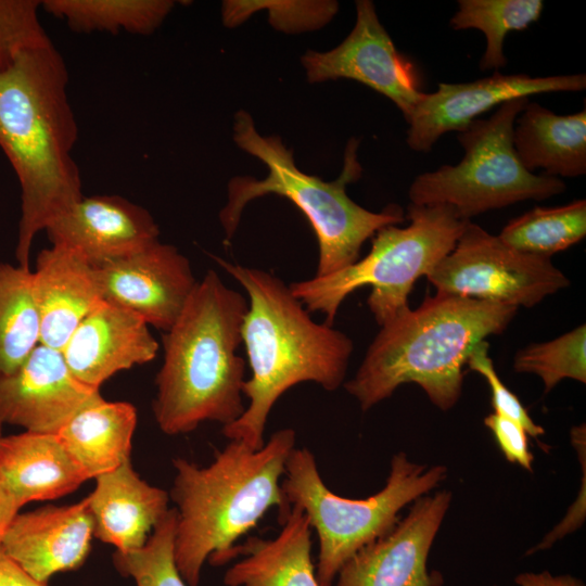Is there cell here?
Listing matches in <instances>:
<instances>
[{
    "label": "cell",
    "instance_id": "obj_1",
    "mask_svg": "<svg viewBox=\"0 0 586 586\" xmlns=\"http://www.w3.org/2000/svg\"><path fill=\"white\" fill-rule=\"evenodd\" d=\"M67 85L66 64L52 41L0 73V146L21 188L15 258L27 269L36 234L84 196L72 156L78 128Z\"/></svg>",
    "mask_w": 586,
    "mask_h": 586
},
{
    "label": "cell",
    "instance_id": "obj_2",
    "mask_svg": "<svg viewBox=\"0 0 586 586\" xmlns=\"http://www.w3.org/2000/svg\"><path fill=\"white\" fill-rule=\"evenodd\" d=\"M213 258L249 297L241 334L252 372L243 383L242 394L250 403L221 432L229 441L258 449L265 444L269 413L288 390L302 382H314L326 391L344 384L354 344L333 326L314 321L277 276L218 256Z\"/></svg>",
    "mask_w": 586,
    "mask_h": 586
},
{
    "label": "cell",
    "instance_id": "obj_3",
    "mask_svg": "<svg viewBox=\"0 0 586 586\" xmlns=\"http://www.w3.org/2000/svg\"><path fill=\"white\" fill-rule=\"evenodd\" d=\"M295 443V431L285 428L272 433L258 449L229 441L205 467L184 458L173 460L174 555L189 586L199 585L206 560L221 564L232 559L237 540L270 508L278 507L279 521L289 512L281 481Z\"/></svg>",
    "mask_w": 586,
    "mask_h": 586
},
{
    "label": "cell",
    "instance_id": "obj_4",
    "mask_svg": "<svg viewBox=\"0 0 586 586\" xmlns=\"http://www.w3.org/2000/svg\"><path fill=\"white\" fill-rule=\"evenodd\" d=\"M247 300L207 270L163 333L164 360L152 409L161 431L180 435L205 421L222 426L245 410V360L237 354Z\"/></svg>",
    "mask_w": 586,
    "mask_h": 586
},
{
    "label": "cell",
    "instance_id": "obj_5",
    "mask_svg": "<svg viewBox=\"0 0 586 586\" xmlns=\"http://www.w3.org/2000/svg\"><path fill=\"white\" fill-rule=\"evenodd\" d=\"M517 307L436 292L416 309L398 313L380 327L345 390L366 411L404 383L418 384L440 409L461 395L463 367L473 347L501 334Z\"/></svg>",
    "mask_w": 586,
    "mask_h": 586
},
{
    "label": "cell",
    "instance_id": "obj_6",
    "mask_svg": "<svg viewBox=\"0 0 586 586\" xmlns=\"http://www.w3.org/2000/svg\"><path fill=\"white\" fill-rule=\"evenodd\" d=\"M235 144L262 161L268 168L263 179L239 176L228 183V199L219 213L225 242L233 238L245 206L255 199L276 194L290 200L309 221L318 242L315 276L340 271L359 259L362 244L378 230L405 220L402 208L390 205L380 213L355 203L346 187L358 180L362 167L357 157L358 140L352 138L345 149L340 176L333 181L301 170L277 136H262L252 116L240 110L233 118Z\"/></svg>",
    "mask_w": 586,
    "mask_h": 586
},
{
    "label": "cell",
    "instance_id": "obj_7",
    "mask_svg": "<svg viewBox=\"0 0 586 586\" xmlns=\"http://www.w3.org/2000/svg\"><path fill=\"white\" fill-rule=\"evenodd\" d=\"M407 227L390 225L373 235L369 253L351 266L289 284L309 313L324 315L333 326L343 301L361 286H370L369 310L381 327L409 307L408 296L417 279L426 276L455 247L466 225L448 205L407 208Z\"/></svg>",
    "mask_w": 586,
    "mask_h": 586
},
{
    "label": "cell",
    "instance_id": "obj_8",
    "mask_svg": "<svg viewBox=\"0 0 586 586\" xmlns=\"http://www.w3.org/2000/svg\"><path fill=\"white\" fill-rule=\"evenodd\" d=\"M444 466L411 462L405 453L391 460L385 486L366 499H351L331 492L323 483L315 456L294 448L281 488L286 504L307 517L319 542L316 576L320 586H332L339 571L358 550L386 535L398 522V512L432 491L446 476Z\"/></svg>",
    "mask_w": 586,
    "mask_h": 586
},
{
    "label": "cell",
    "instance_id": "obj_9",
    "mask_svg": "<svg viewBox=\"0 0 586 586\" xmlns=\"http://www.w3.org/2000/svg\"><path fill=\"white\" fill-rule=\"evenodd\" d=\"M528 102L525 97L506 101L489 118L475 119L459 132L463 158L417 176L408 190L410 204L448 205L470 220L521 201L562 193L566 186L560 178L528 171L514 151V124Z\"/></svg>",
    "mask_w": 586,
    "mask_h": 586
},
{
    "label": "cell",
    "instance_id": "obj_10",
    "mask_svg": "<svg viewBox=\"0 0 586 586\" xmlns=\"http://www.w3.org/2000/svg\"><path fill=\"white\" fill-rule=\"evenodd\" d=\"M425 277L436 292L517 308H531L570 285L550 258L520 252L471 221Z\"/></svg>",
    "mask_w": 586,
    "mask_h": 586
},
{
    "label": "cell",
    "instance_id": "obj_11",
    "mask_svg": "<svg viewBox=\"0 0 586 586\" xmlns=\"http://www.w3.org/2000/svg\"><path fill=\"white\" fill-rule=\"evenodd\" d=\"M301 61L309 82L353 79L393 101L405 119L423 92L412 64L397 51L369 0L356 1L355 25L337 47L308 50Z\"/></svg>",
    "mask_w": 586,
    "mask_h": 586
},
{
    "label": "cell",
    "instance_id": "obj_12",
    "mask_svg": "<svg viewBox=\"0 0 586 586\" xmlns=\"http://www.w3.org/2000/svg\"><path fill=\"white\" fill-rule=\"evenodd\" d=\"M586 88L585 74L532 77L527 74L493 75L470 82H441L432 93L422 92L406 119L407 144L428 153L448 131H464L484 112L517 98Z\"/></svg>",
    "mask_w": 586,
    "mask_h": 586
},
{
    "label": "cell",
    "instance_id": "obj_13",
    "mask_svg": "<svg viewBox=\"0 0 586 586\" xmlns=\"http://www.w3.org/2000/svg\"><path fill=\"white\" fill-rule=\"evenodd\" d=\"M93 266L103 301L163 332L174 324L198 283L189 259L160 240Z\"/></svg>",
    "mask_w": 586,
    "mask_h": 586
},
{
    "label": "cell",
    "instance_id": "obj_14",
    "mask_svg": "<svg viewBox=\"0 0 586 586\" xmlns=\"http://www.w3.org/2000/svg\"><path fill=\"white\" fill-rule=\"evenodd\" d=\"M451 493L415 500L409 513L384 536L349 558L337 573V586H440L429 573L430 548L450 506Z\"/></svg>",
    "mask_w": 586,
    "mask_h": 586
},
{
    "label": "cell",
    "instance_id": "obj_15",
    "mask_svg": "<svg viewBox=\"0 0 586 586\" xmlns=\"http://www.w3.org/2000/svg\"><path fill=\"white\" fill-rule=\"evenodd\" d=\"M101 397L71 372L61 351L39 343L15 371L0 377V424L56 434Z\"/></svg>",
    "mask_w": 586,
    "mask_h": 586
},
{
    "label": "cell",
    "instance_id": "obj_16",
    "mask_svg": "<svg viewBox=\"0 0 586 586\" xmlns=\"http://www.w3.org/2000/svg\"><path fill=\"white\" fill-rule=\"evenodd\" d=\"M44 231L52 245L76 250L92 265L139 251L160 235L152 215L119 195L82 196Z\"/></svg>",
    "mask_w": 586,
    "mask_h": 586
},
{
    "label": "cell",
    "instance_id": "obj_17",
    "mask_svg": "<svg viewBox=\"0 0 586 586\" xmlns=\"http://www.w3.org/2000/svg\"><path fill=\"white\" fill-rule=\"evenodd\" d=\"M87 497L69 506L17 513L0 538L4 551L35 581L81 565L93 535Z\"/></svg>",
    "mask_w": 586,
    "mask_h": 586
},
{
    "label": "cell",
    "instance_id": "obj_18",
    "mask_svg": "<svg viewBox=\"0 0 586 586\" xmlns=\"http://www.w3.org/2000/svg\"><path fill=\"white\" fill-rule=\"evenodd\" d=\"M158 343L137 314L102 301L78 324L62 349L71 372L93 388L116 372L153 360Z\"/></svg>",
    "mask_w": 586,
    "mask_h": 586
},
{
    "label": "cell",
    "instance_id": "obj_19",
    "mask_svg": "<svg viewBox=\"0 0 586 586\" xmlns=\"http://www.w3.org/2000/svg\"><path fill=\"white\" fill-rule=\"evenodd\" d=\"M33 290L40 343L61 352L82 319L103 301L94 266L80 252L62 245L38 254Z\"/></svg>",
    "mask_w": 586,
    "mask_h": 586
},
{
    "label": "cell",
    "instance_id": "obj_20",
    "mask_svg": "<svg viewBox=\"0 0 586 586\" xmlns=\"http://www.w3.org/2000/svg\"><path fill=\"white\" fill-rule=\"evenodd\" d=\"M94 480L87 496L94 537L120 553L141 548L168 512L169 494L141 479L130 460Z\"/></svg>",
    "mask_w": 586,
    "mask_h": 586
},
{
    "label": "cell",
    "instance_id": "obj_21",
    "mask_svg": "<svg viewBox=\"0 0 586 586\" xmlns=\"http://www.w3.org/2000/svg\"><path fill=\"white\" fill-rule=\"evenodd\" d=\"M0 480L18 506L65 496L89 480L58 434L0 436Z\"/></svg>",
    "mask_w": 586,
    "mask_h": 586
},
{
    "label": "cell",
    "instance_id": "obj_22",
    "mask_svg": "<svg viewBox=\"0 0 586 586\" xmlns=\"http://www.w3.org/2000/svg\"><path fill=\"white\" fill-rule=\"evenodd\" d=\"M279 522L281 530L275 538L252 537L237 548L244 557L227 570L226 586H320L306 514L291 506Z\"/></svg>",
    "mask_w": 586,
    "mask_h": 586
},
{
    "label": "cell",
    "instance_id": "obj_23",
    "mask_svg": "<svg viewBox=\"0 0 586 586\" xmlns=\"http://www.w3.org/2000/svg\"><path fill=\"white\" fill-rule=\"evenodd\" d=\"M513 146L528 171L540 168L551 177L575 178L586 173V110L558 115L528 102L517 117Z\"/></svg>",
    "mask_w": 586,
    "mask_h": 586
},
{
    "label": "cell",
    "instance_id": "obj_24",
    "mask_svg": "<svg viewBox=\"0 0 586 586\" xmlns=\"http://www.w3.org/2000/svg\"><path fill=\"white\" fill-rule=\"evenodd\" d=\"M137 409L103 397L76 413L56 434L89 479L130 460Z\"/></svg>",
    "mask_w": 586,
    "mask_h": 586
},
{
    "label": "cell",
    "instance_id": "obj_25",
    "mask_svg": "<svg viewBox=\"0 0 586 586\" xmlns=\"http://www.w3.org/2000/svg\"><path fill=\"white\" fill-rule=\"evenodd\" d=\"M39 343L33 271L0 263V377L15 371Z\"/></svg>",
    "mask_w": 586,
    "mask_h": 586
},
{
    "label": "cell",
    "instance_id": "obj_26",
    "mask_svg": "<svg viewBox=\"0 0 586 586\" xmlns=\"http://www.w3.org/2000/svg\"><path fill=\"white\" fill-rule=\"evenodd\" d=\"M49 14L74 31L152 34L175 7L170 0H44Z\"/></svg>",
    "mask_w": 586,
    "mask_h": 586
},
{
    "label": "cell",
    "instance_id": "obj_27",
    "mask_svg": "<svg viewBox=\"0 0 586 586\" xmlns=\"http://www.w3.org/2000/svg\"><path fill=\"white\" fill-rule=\"evenodd\" d=\"M585 234L586 201L576 200L555 207H534L510 220L498 238L520 252L550 258Z\"/></svg>",
    "mask_w": 586,
    "mask_h": 586
},
{
    "label": "cell",
    "instance_id": "obj_28",
    "mask_svg": "<svg viewBox=\"0 0 586 586\" xmlns=\"http://www.w3.org/2000/svg\"><path fill=\"white\" fill-rule=\"evenodd\" d=\"M542 0H460L449 25L455 30L477 29L486 39L480 61L483 71L506 66L504 42L510 31L523 30L539 20Z\"/></svg>",
    "mask_w": 586,
    "mask_h": 586
},
{
    "label": "cell",
    "instance_id": "obj_29",
    "mask_svg": "<svg viewBox=\"0 0 586 586\" xmlns=\"http://www.w3.org/2000/svg\"><path fill=\"white\" fill-rule=\"evenodd\" d=\"M513 369L519 373H534L543 383L545 393L561 380L586 382V327L581 324L559 337L531 343L519 349L513 358Z\"/></svg>",
    "mask_w": 586,
    "mask_h": 586
},
{
    "label": "cell",
    "instance_id": "obj_30",
    "mask_svg": "<svg viewBox=\"0 0 586 586\" xmlns=\"http://www.w3.org/2000/svg\"><path fill=\"white\" fill-rule=\"evenodd\" d=\"M176 523V510L169 509L141 548L115 552L119 572L131 576L137 586H187L175 562Z\"/></svg>",
    "mask_w": 586,
    "mask_h": 586
},
{
    "label": "cell",
    "instance_id": "obj_31",
    "mask_svg": "<svg viewBox=\"0 0 586 586\" xmlns=\"http://www.w3.org/2000/svg\"><path fill=\"white\" fill-rule=\"evenodd\" d=\"M258 9H268L270 24L281 31H304L326 25L337 12L335 1H225L224 24L243 23Z\"/></svg>",
    "mask_w": 586,
    "mask_h": 586
},
{
    "label": "cell",
    "instance_id": "obj_32",
    "mask_svg": "<svg viewBox=\"0 0 586 586\" xmlns=\"http://www.w3.org/2000/svg\"><path fill=\"white\" fill-rule=\"evenodd\" d=\"M38 0H0V73L24 52L50 42L39 18Z\"/></svg>",
    "mask_w": 586,
    "mask_h": 586
},
{
    "label": "cell",
    "instance_id": "obj_33",
    "mask_svg": "<svg viewBox=\"0 0 586 586\" xmlns=\"http://www.w3.org/2000/svg\"><path fill=\"white\" fill-rule=\"evenodd\" d=\"M488 348L489 344L486 340L476 344L469 354L466 365L487 381L492 392L494 412L519 423L527 435L539 437L545 430L533 421L519 398L502 383L488 355Z\"/></svg>",
    "mask_w": 586,
    "mask_h": 586
},
{
    "label": "cell",
    "instance_id": "obj_34",
    "mask_svg": "<svg viewBox=\"0 0 586 586\" xmlns=\"http://www.w3.org/2000/svg\"><path fill=\"white\" fill-rule=\"evenodd\" d=\"M484 424L492 431L508 461L532 470L534 457L528 449L527 433L519 423L493 412L484 419Z\"/></svg>",
    "mask_w": 586,
    "mask_h": 586
},
{
    "label": "cell",
    "instance_id": "obj_35",
    "mask_svg": "<svg viewBox=\"0 0 586 586\" xmlns=\"http://www.w3.org/2000/svg\"><path fill=\"white\" fill-rule=\"evenodd\" d=\"M0 586H47L29 576L0 544Z\"/></svg>",
    "mask_w": 586,
    "mask_h": 586
},
{
    "label": "cell",
    "instance_id": "obj_36",
    "mask_svg": "<svg viewBox=\"0 0 586 586\" xmlns=\"http://www.w3.org/2000/svg\"><path fill=\"white\" fill-rule=\"evenodd\" d=\"M515 582L520 586H584L583 583L569 575L552 576L549 572L523 573Z\"/></svg>",
    "mask_w": 586,
    "mask_h": 586
},
{
    "label": "cell",
    "instance_id": "obj_37",
    "mask_svg": "<svg viewBox=\"0 0 586 586\" xmlns=\"http://www.w3.org/2000/svg\"><path fill=\"white\" fill-rule=\"evenodd\" d=\"M20 509L15 498L0 480V538Z\"/></svg>",
    "mask_w": 586,
    "mask_h": 586
},
{
    "label": "cell",
    "instance_id": "obj_38",
    "mask_svg": "<svg viewBox=\"0 0 586 586\" xmlns=\"http://www.w3.org/2000/svg\"><path fill=\"white\" fill-rule=\"evenodd\" d=\"M2 425L0 424V436L2 435Z\"/></svg>",
    "mask_w": 586,
    "mask_h": 586
}]
</instances>
